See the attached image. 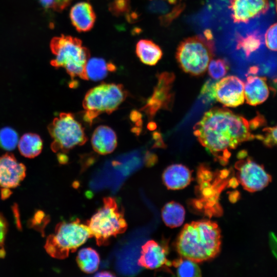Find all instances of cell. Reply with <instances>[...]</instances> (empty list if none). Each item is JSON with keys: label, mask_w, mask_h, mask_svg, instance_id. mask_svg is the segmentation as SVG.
Masks as SVG:
<instances>
[{"label": "cell", "mask_w": 277, "mask_h": 277, "mask_svg": "<svg viewBox=\"0 0 277 277\" xmlns=\"http://www.w3.org/2000/svg\"><path fill=\"white\" fill-rule=\"evenodd\" d=\"M251 129V123L244 117L226 108H213L196 123L193 132L206 150L226 162L230 150L256 138Z\"/></svg>", "instance_id": "1"}, {"label": "cell", "mask_w": 277, "mask_h": 277, "mask_svg": "<svg viewBox=\"0 0 277 277\" xmlns=\"http://www.w3.org/2000/svg\"><path fill=\"white\" fill-rule=\"evenodd\" d=\"M221 230L210 220L193 221L184 225L176 241L180 255L196 263L213 259L220 251Z\"/></svg>", "instance_id": "2"}, {"label": "cell", "mask_w": 277, "mask_h": 277, "mask_svg": "<svg viewBox=\"0 0 277 277\" xmlns=\"http://www.w3.org/2000/svg\"><path fill=\"white\" fill-rule=\"evenodd\" d=\"M50 48L55 56L50 61L53 67L64 68L72 78L87 80L85 67L90 53L80 39L62 34L51 40Z\"/></svg>", "instance_id": "3"}, {"label": "cell", "mask_w": 277, "mask_h": 277, "mask_svg": "<svg viewBox=\"0 0 277 277\" xmlns=\"http://www.w3.org/2000/svg\"><path fill=\"white\" fill-rule=\"evenodd\" d=\"M103 202L102 206L86 224L98 246L106 245L112 237L124 233L127 228L124 211L116 200L108 196Z\"/></svg>", "instance_id": "4"}, {"label": "cell", "mask_w": 277, "mask_h": 277, "mask_svg": "<svg viewBox=\"0 0 277 277\" xmlns=\"http://www.w3.org/2000/svg\"><path fill=\"white\" fill-rule=\"evenodd\" d=\"M92 237L87 224L81 223L78 219L62 222L56 225L54 233L47 237L45 248L51 256L64 259Z\"/></svg>", "instance_id": "5"}, {"label": "cell", "mask_w": 277, "mask_h": 277, "mask_svg": "<svg viewBox=\"0 0 277 277\" xmlns=\"http://www.w3.org/2000/svg\"><path fill=\"white\" fill-rule=\"evenodd\" d=\"M212 39L196 35L180 43L176 49V58L184 72L196 76L206 71L214 52Z\"/></svg>", "instance_id": "6"}, {"label": "cell", "mask_w": 277, "mask_h": 277, "mask_svg": "<svg viewBox=\"0 0 277 277\" xmlns=\"http://www.w3.org/2000/svg\"><path fill=\"white\" fill-rule=\"evenodd\" d=\"M127 96L121 84L102 83L90 89L83 102L85 120L89 123L101 113H111L118 108Z\"/></svg>", "instance_id": "7"}, {"label": "cell", "mask_w": 277, "mask_h": 277, "mask_svg": "<svg viewBox=\"0 0 277 277\" xmlns=\"http://www.w3.org/2000/svg\"><path fill=\"white\" fill-rule=\"evenodd\" d=\"M48 129L53 140L51 147L54 152H66L84 144L87 140L82 124L71 113H61L49 125Z\"/></svg>", "instance_id": "8"}, {"label": "cell", "mask_w": 277, "mask_h": 277, "mask_svg": "<svg viewBox=\"0 0 277 277\" xmlns=\"http://www.w3.org/2000/svg\"><path fill=\"white\" fill-rule=\"evenodd\" d=\"M238 170L237 177L243 188L249 192L261 190L271 181V176L263 166L250 158L242 160L235 165Z\"/></svg>", "instance_id": "9"}, {"label": "cell", "mask_w": 277, "mask_h": 277, "mask_svg": "<svg viewBox=\"0 0 277 277\" xmlns=\"http://www.w3.org/2000/svg\"><path fill=\"white\" fill-rule=\"evenodd\" d=\"M244 85L243 81L236 76L223 77L213 85L214 100L228 107H236L243 104L245 101Z\"/></svg>", "instance_id": "10"}, {"label": "cell", "mask_w": 277, "mask_h": 277, "mask_svg": "<svg viewBox=\"0 0 277 277\" xmlns=\"http://www.w3.org/2000/svg\"><path fill=\"white\" fill-rule=\"evenodd\" d=\"M231 17L236 23H246L266 14L270 8L269 0H229Z\"/></svg>", "instance_id": "11"}, {"label": "cell", "mask_w": 277, "mask_h": 277, "mask_svg": "<svg viewBox=\"0 0 277 277\" xmlns=\"http://www.w3.org/2000/svg\"><path fill=\"white\" fill-rule=\"evenodd\" d=\"M26 173V166L18 162L13 154L6 153L0 156L1 187L9 189L17 187Z\"/></svg>", "instance_id": "12"}, {"label": "cell", "mask_w": 277, "mask_h": 277, "mask_svg": "<svg viewBox=\"0 0 277 277\" xmlns=\"http://www.w3.org/2000/svg\"><path fill=\"white\" fill-rule=\"evenodd\" d=\"M138 264L146 269H155L168 263L165 249L158 243L149 240L141 248Z\"/></svg>", "instance_id": "13"}, {"label": "cell", "mask_w": 277, "mask_h": 277, "mask_svg": "<svg viewBox=\"0 0 277 277\" xmlns=\"http://www.w3.org/2000/svg\"><path fill=\"white\" fill-rule=\"evenodd\" d=\"M71 22L79 32H85L92 29L96 20V14L91 5L85 2L73 5L70 11Z\"/></svg>", "instance_id": "14"}, {"label": "cell", "mask_w": 277, "mask_h": 277, "mask_svg": "<svg viewBox=\"0 0 277 277\" xmlns=\"http://www.w3.org/2000/svg\"><path fill=\"white\" fill-rule=\"evenodd\" d=\"M244 94L246 103L250 105L256 106L264 102L269 94L266 78L249 75L244 85Z\"/></svg>", "instance_id": "15"}, {"label": "cell", "mask_w": 277, "mask_h": 277, "mask_svg": "<svg viewBox=\"0 0 277 277\" xmlns=\"http://www.w3.org/2000/svg\"><path fill=\"white\" fill-rule=\"evenodd\" d=\"M162 179L168 189H181L190 183L192 180L191 172L182 164H172L164 170Z\"/></svg>", "instance_id": "16"}, {"label": "cell", "mask_w": 277, "mask_h": 277, "mask_svg": "<svg viewBox=\"0 0 277 277\" xmlns=\"http://www.w3.org/2000/svg\"><path fill=\"white\" fill-rule=\"evenodd\" d=\"M93 150L102 155L108 154L114 151L117 146V136L114 131L105 125L98 126L91 137Z\"/></svg>", "instance_id": "17"}, {"label": "cell", "mask_w": 277, "mask_h": 277, "mask_svg": "<svg viewBox=\"0 0 277 277\" xmlns=\"http://www.w3.org/2000/svg\"><path fill=\"white\" fill-rule=\"evenodd\" d=\"M135 52L143 63L150 66L155 65L163 56L160 46L152 41L147 39H140L137 42Z\"/></svg>", "instance_id": "18"}, {"label": "cell", "mask_w": 277, "mask_h": 277, "mask_svg": "<svg viewBox=\"0 0 277 277\" xmlns=\"http://www.w3.org/2000/svg\"><path fill=\"white\" fill-rule=\"evenodd\" d=\"M115 65L111 62H107L101 57L89 58L86 67L85 72L88 80L98 81L105 78L110 72L116 70Z\"/></svg>", "instance_id": "19"}, {"label": "cell", "mask_w": 277, "mask_h": 277, "mask_svg": "<svg viewBox=\"0 0 277 277\" xmlns=\"http://www.w3.org/2000/svg\"><path fill=\"white\" fill-rule=\"evenodd\" d=\"M20 153L27 158H34L42 152L43 144L39 135L34 133L24 134L18 141Z\"/></svg>", "instance_id": "20"}, {"label": "cell", "mask_w": 277, "mask_h": 277, "mask_svg": "<svg viewBox=\"0 0 277 277\" xmlns=\"http://www.w3.org/2000/svg\"><path fill=\"white\" fill-rule=\"evenodd\" d=\"M185 210L183 206L175 202L165 205L162 210V217L166 225L170 228L180 226L185 219Z\"/></svg>", "instance_id": "21"}, {"label": "cell", "mask_w": 277, "mask_h": 277, "mask_svg": "<svg viewBox=\"0 0 277 277\" xmlns=\"http://www.w3.org/2000/svg\"><path fill=\"white\" fill-rule=\"evenodd\" d=\"M76 260L80 269L87 273L95 272L100 262L98 252L90 247L81 249L77 253Z\"/></svg>", "instance_id": "22"}, {"label": "cell", "mask_w": 277, "mask_h": 277, "mask_svg": "<svg viewBox=\"0 0 277 277\" xmlns=\"http://www.w3.org/2000/svg\"><path fill=\"white\" fill-rule=\"evenodd\" d=\"M264 35L259 31H254L238 39L236 48L243 51L247 56L258 51L264 44Z\"/></svg>", "instance_id": "23"}, {"label": "cell", "mask_w": 277, "mask_h": 277, "mask_svg": "<svg viewBox=\"0 0 277 277\" xmlns=\"http://www.w3.org/2000/svg\"><path fill=\"white\" fill-rule=\"evenodd\" d=\"M172 265L176 268L177 275L180 277H198L201 276L200 267L195 262L182 257L174 260Z\"/></svg>", "instance_id": "24"}, {"label": "cell", "mask_w": 277, "mask_h": 277, "mask_svg": "<svg viewBox=\"0 0 277 277\" xmlns=\"http://www.w3.org/2000/svg\"><path fill=\"white\" fill-rule=\"evenodd\" d=\"M18 142L17 132L12 128L6 127L0 130V147L10 151L15 149Z\"/></svg>", "instance_id": "25"}, {"label": "cell", "mask_w": 277, "mask_h": 277, "mask_svg": "<svg viewBox=\"0 0 277 277\" xmlns=\"http://www.w3.org/2000/svg\"><path fill=\"white\" fill-rule=\"evenodd\" d=\"M208 73L215 80L224 77L229 70L227 62L222 58L211 60L208 66Z\"/></svg>", "instance_id": "26"}, {"label": "cell", "mask_w": 277, "mask_h": 277, "mask_svg": "<svg viewBox=\"0 0 277 277\" xmlns=\"http://www.w3.org/2000/svg\"><path fill=\"white\" fill-rule=\"evenodd\" d=\"M263 134L256 135V138L262 141L268 147H277V125L273 127H265Z\"/></svg>", "instance_id": "27"}, {"label": "cell", "mask_w": 277, "mask_h": 277, "mask_svg": "<svg viewBox=\"0 0 277 277\" xmlns=\"http://www.w3.org/2000/svg\"><path fill=\"white\" fill-rule=\"evenodd\" d=\"M264 44L272 51H277V23L269 27L264 35Z\"/></svg>", "instance_id": "28"}, {"label": "cell", "mask_w": 277, "mask_h": 277, "mask_svg": "<svg viewBox=\"0 0 277 277\" xmlns=\"http://www.w3.org/2000/svg\"><path fill=\"white\" fill-rule=\"evenodd\" d=\"M73 0H38L41 6L45 9L60 12L67 8Z\"/></svg>", "instance_id": "29"}, {"label": "cell", "mask_w": 277, "mask_h": 277, "mask_svg": "<svg viewBox=\"0 0 277 277\" xmlns=\"http://www.w3.org/2000/svg\"><path fill=\"white\" fill-rule=\"evenodd\" d=\"M130 8L129 0H113L109 5V10L115 15L127 12Z\"/></svg>", "instance_id": "30"}, {"label": "cell", "mask_w": 277, "mask_h": 277, "mask_svg": "<svg viewBox=\"0 0 277 277\" xmlns=\"http://www.w3.org/2000/svg\"><path fill=\"white\" fill-rule=\"evenodd\" d=\"M7 230V225L4 217L0 214V246L4 242Z\"/></svg>", "instance_id": "31"}, {"label": "cell", "mask_w": 277, "mask_h": 277, "mask_svg": "<svg viewBox=\"0 0 277 277\" xmlns=\"http://www.w3.org/2000/svg\"><path fill=\"white\" fill-rule=\"evenodd\" d=\"M114 274L107 271H102L95 275V276H114Z\"/></svg>", "instance_id": "32"}, {"label": "cell", "mask_w": 277, "mask_h": 277, "mask_svg": "<svg viewBox=\"0 0 277 277\" xmlns=\"http://www.w3.org/2000/svg\"><path fill=\"white\" fill-rule=\"evenodd\" d=\"M58 159L60 163H65L67 161L68 158L66 157V155L63 154H58Z\"/></svg>", "instance_id": "33"}, {"label": "cell", "mask_w": 277, "mask_h": 277, "mask_svg": "<svg viewBox=\"0 0 277 277\" xmlns=\"http://www.w3.org/2000/svg\"><path fill=\"white\" fill-rule=\"evenodd\" d=\"M167 1H168V2L171 4H173L176 1V0H167Z\"/></svg>", "instance_id": "34"}, {"label": "cell", "mask_w": 277, "mask_h": 277, "mask_svg": "<svg viewBox=\"0 0 277 277\" xmlns=\"http://www.w3.org/2000/svg\"><path fill=\"white\" fill-rule=\"evenodd\" d=\"M275 1L276 10V12H277V0H275Z\"/></svg>", "instance_id": "35"}]
</instances>
